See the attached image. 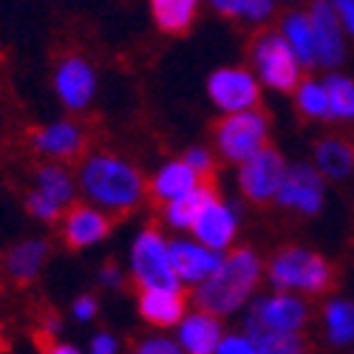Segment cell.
I'll list each match as a JSON object with an SVG mask.
<instances>
[{
    "label": "cell",
    "instance_id": "6da1fadb",
    "mask_svg": "<svg viewBox=\"0 0 354 354\" xmlns=\"http://www.w3.org/2000/svg\"><path fill=\"white\" fill-rule=\"evenodd\" d=\"M77 185L88 204L102 213H131L145 198V176L142 170L116 156V153H91L85 156L77 173Z\"/></svg>",
    "mask_w": 354,
    "mask_h": 354
},
{
    "label": "cell",
    "instance_id": "7a4b0ae2",
    "mask_svg": "<svg viewBox=\"0 0 354 354\" xmlns=\"http://www.w3.org/2000/svg\"><path fill=\"white\" fill-rule=\"evenodd\" d=\"M263 275H267V263L261 261L255 250L250 247L230 250L221 261V267L216 270V275L198 289H193L196 309L207 312L213 317H227L241 312Z\"/></svg>",
    "mask_w": 354,
    "mask_h": 354
},
{
    "label": "cell",
    "instance_id": "3957f363",
    "mask_svg": "<svg viewBox=\"0 0 354 354\" xmlns=\"http://www.w3.org/2000/svg\"><path fill=\"white\" fill-rule=\"evenodd\" d=\"M267 281L272 283L275 292H289V295H317L329 289L332 283V267L329 261L304 250V247H286L275 252L267 263Z\"/></svg>",
    "mask_w": 354,
    "mask_h": 354
},
{
    "label": "cell",
    "instance_id": "277c9868",
    "mask_svg": "<svg viewBox=\"0 0 354 354\" xmlns=\"http://www.w3.org/2000/svg\"><path fill=\"white\" fill-rule=\"evenodd\" d=\"M128 263H131V278L142 292L147 289L182 292V283L176 278L170 261V241L156 227H145L136 232V239L131 241Z\"/></svg>",
    "mask_w": 354,
    "mask_h": 354
},
{
    "label": "cell",
    "instance_id": "5b68a950",
    "mask_svg": "<svg viewBox=\"0 0 354 354\" xmlns=\"http://www.w3.org/2000/svg\"><path fill=\"white\" fill-rule=\"evenodd\" d=\"M309 320V304L301 295H289V292H270L261 295L250 304L244 332L247 335H301Z\"/></svg>",
    "mask_w": 354,
    "mask_h": 354
},
{
    "label": "cell",
    "instance_id": "8992f818",
    "mask_svg": "<svg viewBox=\"0 0 354 354\" xmlns=\"http://www.w3.org/2000/svg\"><path fill=\"white\" fill-rule=\"evenodd\" d=\"M270 139V120L267 113L244 111V113H232L216 125V151L232 162V165H244L255 153H261Z\"/></svg>",
    "mask_w": 354,
    "mask_h": 354
},
{
    "label": "cell",
    "instance_id": "52a82bcc",
    "mask_svg": "<svg viewBox=\"0 0 354 354\" xmlns=\"http://www.w3.org/2000/svg\"><path fill=\"white\" fill-rule=\"evenodd\" d=\"M252 66H255L258 82L272 88V91H281V94L292 91L295 94V88L301 85L304 66L298 63V57L292 54V48L286 46V40L278 32H267L255 40Z\"/></svg>",
    "mask_w": 354,
    "mask_h": 354
},
{
    "label": "cell",
    "instance_id": "ba28073f",
    "mask_svg": "<svg viewBox=\"0 0 354 354\" xmlns=\"http://www.w3.org/2000/svg\"><path fill=\"white\" fill-rule=\"evenodd\" d=\"M207 97L224 116L255 111V105L261 102V82L247 68L224 66L207 77Z\"/></svg>",
    "mask_w": 354,
    "mask_h": 354
},
{
    "label": "cell",
    "instance_id": "9c48e42d",
    "mask_svg": "<svg viewBox=\"0 0 354 354\" xmlns=\"http://www.w3.org/2000/svg\"><path fill=\"white\" fill-rule=\"evenodd\" d=\"M323 201H326V179L315 170V165H289L275 204L298 216H317L323 210Z\"/></svg>",
    "mask_w": 354,
    "mask_h": 354
},
{
    "label": "cell",
    "instance_id": "30bf717a",
    "mask_svg": "<svg viewBox=\"0 0 354 354\" xmlns=\"http://www.w3.org/2000/svg\"><path fill=\"white\" fill-rule=\"evenodd\" d=\"M286 159L275 151V147H263L261 153L239 165V187L241 193L255 201V204H267L278 198L281 182L286 176Z\"/></svg>",
    "mask_w": 354,
    "mask_h": 354
},
{
    "label": "cell",
    "instance_id": "8fae6325",
    "mask_svg": "<svg viewBox=\"0 0 354 354\" xmlns=\"http://www.w3.org/2000/svg\"><path fill=\"white\" fill-rule=\"evenodd\" d=\"M54 94L68 111H85L97 97V71L82 54L63 57L54 68Z\"/></svg>",
    "mask_w": 354,
    "mask_h": 354
},
{
    "label": "cell",
    "instance_id": "7c38bea8",
    "mask_svg": "<svg viewBox=\"0 0 354 354\" xmlns=\"http://www.w3.org/2000/svg\"><path fill=\"white\" fill-rule=\"evenodd\" d=\"M239 210H235V204L224 201V198H213L207 207L201 210L198 221L193 224L190 230V239H196L198 244H204L207 250L213 252H221L227 255L235 235H239Z\"/></svg>",
    "mask_w": 354,
    "mask_h": 354
},
{
    "label": "cell",
    "instance_id": "4fadbf2b",
    "mask_svg": "<svg viewBox=\"0 0 354 354\" xmlns=\"http://www.w3.org/2000/svg\"><path fill=\"white\" fill-rule=\"evenodd\" d=\"M170 261H173V272L179 278L182 289H198L201 283H207L216 270L221 267L224 255L213 252L196 239H173L170 241Z\"/></svg>",
    "mask_w": 354,
    "mask_h": 354
},
{
    "label": "cell",
    "instance_id": "5bb4252c",
    "mask_svg": "<svg viewBox=\"0 0 354 354\" xmlns=\"http://www.w3.org/2000/svg\"><path fill=\"white\" fill-rule=\"evenodd\" d=\"M309 20L315 28V48H317V66L335 68L346 57V32L340 26L337 9L329 0H317L309 6Z\"/></svg>",
    "mask_w": 354,
    "mask_h": 354
},
{
    "label": "cell",
    "instance_id": "9a60e30c",
    "mask_svg": "<svg viewBox=\"0 0 354 354\" xmlns=\"http://www.w3.org/2000/svg\"><path fill=\"white\" fill-rule=\"evenodd\" d=\"M32 147L46 156L48 162L60 165V162H68V159H77L85 147V133L77 122L71 120H54V122H46L40 125L35 133H32Z\"/></svg>",
    "mask_w": 354,
    "mask_h": 354
},
{
    "label": "cell",
    "instance_id": "2e32d148",
    "mask_svg": "<svg viewBox=\"0 0 354 354\" xmlns=\"http://www.w3.org/2000/svg\"><path fill=\"white\" fill-rule=\"evenodd\" d=\"M111 218L94 204H74L63 216V239L71 250H88L108 239Z\"/></svg>",
    "mask_w": 354,
    "mask_h": 354
},
{
    "label": "cell",
    "instance_id": "e0dca14e",
    "mask_svg": "<svg viewBox=\"0 0 354 354\" xmlns=\"http://www.w3.org/2000/svg\"><path fill=\"white\" fill-rule=\"evenodd\" d=\"M221 317H213L201 309H193L185 315V320L176 326V343L185 354H216L218 343L224 340Z\"/></svg>",
    "mask_w": 354,
    "mask_h": 354
},
{
    "label": "cell",
    "instance_id": "ac0fdd59",
    "mask_svg": "<svg viewBox=\"0 0 354 354\" xmlns=\"http://www.w3.org/2000/svg\"><path fill=\"white\" fill-rule=\"evenodd\" d=\"M204 182H201V176H196L182 159H170L165 162L153 176H151V182H147V190L153 193L156 201L162 204H170L176 198H182V196H190L193 190H198Z\"/></svg>",
    "mask_w": 354,
    "mask_h": 354
},
{
    "label": "cell",
    "instance_id": "d6986e66",
    "mask_svg": "<svg viewBox=\"0 0 354 354\" xmlns=\"http://www.w3.org/2000/svg\"><path fill=\"white\" fill-rule=\"evenodd\" d=\"M139 315L159 329H176L187 315L185 295L182 292H167V289H147L139 292Z\"/></svg>",
    "mask_w": 354,
    "mask_h": 354
},
{
    "label": "cell",
    "instance_id": "ffe728a7",
    "mask_svg": "<svg viewBox=\"0 0 354 354\" xmlns=\"http://www.w3.org/2000/svg\"><path fill=\"white\" fill-rule=\"evenodd\" d=\"M315 170L323 179L343 182L354 170V145L340 136H326L315 145Z\"/></svg>",
    "mask_w": 354,
    "mask_h": 354
},
{
    "label": "cell",
    "instance_id": "44dd1931",
    "mask_svg": "<svg viewBox=\"0 0 354 354\" xmlns=\"http://www.w3.org/2000/svg\"><path fill=\"white\" fill-rule=\"evenodd\" d=\"M278 35L286 40V46L292 48V54L298 57V63L304 68L309 66H317V48H315V28H312V20H309V12H286L283 20H281V28Z\"/></svg>",
    "mask_w": 354,
    "mask_h": 354
},
{
    "label": "cell",
    "instance_id": "7402d4cb",
    "mask_svg": "<svg viewBox=\"0 0 354 354\" xmlns=\"http://www.w3.org/2000/svg\"><path fill=\"white\" fill-rule=\"evenodd\" d=\"M48 258V244L43 239H26L20 244H15L9 252H6V261H3V267H6V275L17 283H32L40 270H43V263Z\"/></svg>",
    "mask_w": 354,
    "mask_h": 354
},
{
    "label": "cell",
    "instance_id": "603a6c76",
    "mask_svg": "<svg viewBox=\"0 0 354 354\" xmlns=\"http://www.w3.org/2000/svg\"><path fill=\"white\" fill-rule=\"evenodd\" d=\"M77 182L74 176L63 167V165H54V162H46L43 167H37V176H35V190L48 196L54 204H60L63 210H71L74 207V198H77Z\"/></svg>",
    "mask_w": 354,
    "mask_h": 354
},
{
    "label": "cell",
    "instance_id": "cb8c5ba5",
    "mask_svg": "<svg viewBox=\"0 0 354 354\" xmlns=\"http://www.w3.org/2000/svg\"><path fill=\"white\" fill-rule=\"evenodd\" d=\"M323 335L335 348H346L354 343V304L346 298H332L323 306Z\"/></svg>",
    "mask_w": 354,
    "mask_h": 354
},
{
    "label": "cell",
    "instance_id": "d4e9b609",
    "mask_svg": "<svg viewBox=\"0 0 354 354\" xmlns=\"http://www.w3.org/2000/svg\"><path fill=\"white\" fill-rule=\"evenodd\" d=\"M213 198H216L213 187L201 185V187H198V190H193L190 196H182V198H176V201L165 204V221H167V227L182 230V232H190V230H193V224L198 221L201 210L207 207V204H210Z\"/></svg>",
    "mask_w": 354,
    "mask_h": 354
},
{
    "label": "cell",
    "instance_id": "484cf974",
    "mask_svg": "<svg viewBox=\"0 0 354 354\" xmlns=\"http://www.w3.org/2000/svg\"><path fill=\"white\" fill-rule=\"evenodd\" d=\"M151 15H153V23L162 28V32L182 35L193 26V20L198 15V3L196 0H153Z\"/></svg>",
    "mask_w": 354,
    "mask_h": 354
},
{
    "label": "cell",
    "instance_id": "4316f807",
    "mask_svg": "<svg viewBox=\"0 0 354 354\" xmlns=\"http://www.w3.org/2000/svg\"><path fill=\"white\" fill-rule=\"evenodd\" d=\"M329 97V120L335 122H351L354 120V80L343 74H332L323 80Z\"/></svg>",
    "mask_w": 354,
    "mask_h": 354
},
{
    "label": "cell",
    "instance_id": "83f0119b",
    "mask_svg": "<svg viewBox=\"0 0 354 354\" xmlns=\"http://www.w3.org/2000/svg\"><path fill=\"white\" fill-rule=\"evenodd\" d=\"M295 105L309 120H329V97L323 80H301L295 88Z\"/></svg>",
    "mask_w": 354,
    "mask_h": 354
},
{
    "label": "cell",
    "instance_id": "f1b7e54d",
    "mask_svg": "<svg viewBox=\"0 0 354 354\" xmlns=\"http://www.w3.org/2000/svg\"><path fill=\"white\" fill-rule=\"evenodd\" d=\"M213 12L227 17H241L247 23H267L275 15L272 0H213Z\"/></svg>",
    "mask_w": 354,
    "mask_h": 354
},
{
    "label": "cell",
    "instance_id": "f546056e",
    "mask_svg": "<svg viewBox=\"0 0 354 354\" xmlns=\"http://www.w3.org/2000/svg\"><path fill=\"white\" fill-rule=\"evenodd\" d=\"M255 340L258 354H309V346L304 340V335H250Z\"/></svg>",
    "mask_w": 354,
    "mask_h": 354
},
{
    "label": "cell",
    "instance_id": "4dcf8cb0",
    "mask_svg": "<svg viewBox=\"0 0 354 354\" xmlns=\"http://www.w3.org/2000/svg\"><path fill=\"white\" fill-rule=\"evenodd\" d=\"M26 210L32 213L37 221H63V216H66V210L60 207V204H54L48 196H43L37 190L26 193Z\"/></svg>",
    "mask_w": 354,
    "mask_h": 354
},
{
    "label": "cell",
    "instance_id": "1f68e13d",
    "mask_svg": "<svg viewBox=\"0 0 354 354\" xmlns=\"http://www.w3.org/2000/svg\"><path fill=\"white\" fill-rule=\"evenodd\" d=\"M182 162H185L196 176H201V179L216 167V156H213V151H207V147H201V145L187 147L185 156H182Z\"/></svg>",
    "mask_w": 354,
    "mask_h": 354
},
{
    "label": "cell",
    "instance_id": "d6a6232c",
    "mask_svg": "<svg viewBox=\"0 0 354 354\" xmlns=\"http://www.w3.org/2000/svg\"><path fill=\"white\" fill-rule=\"evenodd\" d=\"M216 354H258V348L247 332H227Z\"/></svg>",
    "mask_w": 354,
    "mask_h": 354
},
{
    "label": "cell",
    "instance_id": "836d02e7",
    "mask_svg": "<svg viewBox=\"0 0 354 354\" xmlns=\"http://www.w3.org/2000/svg\"><path fill=\"white\" fill-rule=\"evenodd\" d=\"M136 354H185L176 337H147L136 346Z\"/></svg>",
    "mask_w": 354,
    "mask_h": 354
},
{
    "label": "cell",
    "instance_id": "e575fe53",
    "mask_svg": "<svg viewBox=\"0 0 354 354\" xmlns=\"http://www.w3.org/2000/svg\"><path fill=\"white\" fill-rule=\"evenodd\" d=\"M97 312H100V304H97V298H91V295H80V298L71 304V315H74V320H80V323L94 320Z\"/></svg>",
    "mask_w": 354,
    "mask_h": 354
},
{
    "label": "cell",
    "instance_id": "d590c367",
    "mask_svg": "<svg viewBox=\"0 0 354 354\" xmlns=\"http://www.w3.org/2000/svg\"><path fill=\"white\" fill-rule=\"evenodd\" d=\"M88 354H120V340L111 332H97L88 343Z\"/></svg>",
    "mask_w": 354,
    "mask_h": 354
},
{
    "label": "cell",
    "instance_id": "8d00e7d4",
    "mask_svg": "<svg viewBox=\"0 0 354 354\" xmlns=\"http://www.w3.org/2000/svg\"><path fill=\"white\" fill-rule=\"evenodd\" d=\"M335 9L346 37H354V0H335Z\"/></svg>",
    "mask_w": 354,
    "mask_h": 354
},
{
    "label": "cell",
    "instance_id": "74e56055",
    "mask_svg": "<svg viewBox=\"0 0 354 354\" xmlns=\"http://www.w3.org/2000/svg\"><path fill=\"white\" fill-rule=\"evenodd\" d=\"M100 283L108 286V289H116L122 283V270L116 267V263H105V267L100 270Z\"/></svg>",
    "mask_w": 354,
    "mask_h": 354
},
{
    "label": "cell",
    "instance_id": "f35d334b",
    "mask_svg": "<svg viewBox=\"0 0 354 354\" xmlns=\"http://www.w3.org/2000/svg\"><path fill=\"white\" fill-rule=\"evenodd\" d=\"M43 354H82L74 343H63V340H54V343H48L46 346V351Z\"/></svg>",
    "mask_w": 354,
    "mask_h": 354
},
{
    "label": "cell",
    "instance_id": "ab89813d",
    "mask_svg": "<svg viewBox=\"0 0 354 354\" xmlns=\"http://www.w3.org/2000/svg\"><path fill=\"white\" fill-rule=\"evenodd\" d=\"M63 329V323H60V317L57 315H51V317H46V323H43V332L48 335V337H57V332Z\"/></svg>",
    "mask_w": 354,
    "mask_h": 354
}]
</instances>
